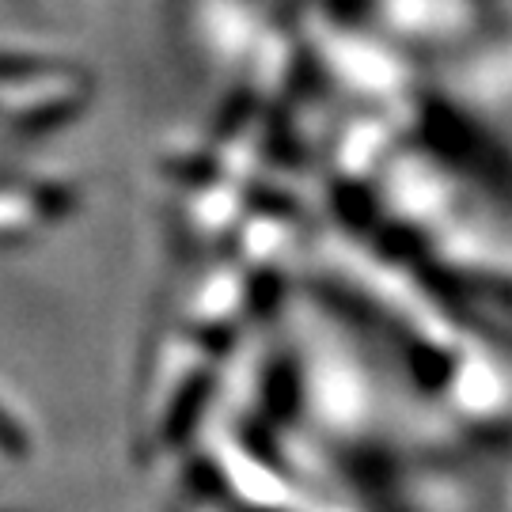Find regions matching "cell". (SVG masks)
<instances>
[{"mask_svg": "<svg viewBox=\"0 0 512 512\" xmlns=\"http://www.w3.org/2000/svg\"><path fill=\"white\" fill-rule=\"evenodd\" d=\"M0 448H8L12 456H19V448H23V437H19V429L12 425V418L0 410Z\"/></svg>", "mask_w": 512, "mask_h": 512, "instance_id": "1", "label": "cell"}]
</instances>
